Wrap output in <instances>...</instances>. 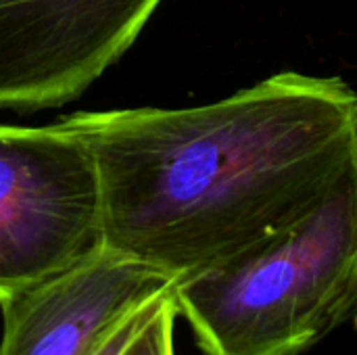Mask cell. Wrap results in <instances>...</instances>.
Wrapping results in <instances>:
<instances>
[{
    "instance_id": "4",
    "label": "cell",
    "mask_w": 357,
    "mask_h": 355,
    "mask_svg": "<svg viewBox=\"0 0 357 355\" xmlns=\"http://www.w3.org/2000/svg\"><path fill=\"white\" fill-rule=\"evenodd\" d=\"M163 0H0V109L40 111L86 92Z\"/></svg>"
},
{
    "instance_id": "3",
    "label": "cell",
    "mask_w": 357,
    "mask_h": 355,
    "mask_svg": "<svg viewBox=\"0 0 357 355\" xmlns=\"http://www.w3.org/2000/svg\"><path fill=\"white\" fill-rule=\"evenodd\" d=\"M105 249V199L92 149L61 121L0 123V299Z\"/></svg>"
},
{
    "instance_id": "2",
    "label": "cell",
    "mask_w": 357,
    "mask_h": 355,
    "mask_svg": "<svg viewBox=\"0 0 357 355\" xmlns=\"http://www.w3.org/2000/svg\"><path fill=\"white\" fill-rule=\"evenodd\" d=\"M205 355H299L357 314V167L305 218L174 282Z\"/></svg>"
},
{
    "instance_id": "7",
    "label": "cell",
    "mask_w": 357,
    "mask_h": 355,
    "mask_svg": "<svg viewBox=\"0 0 357 355\" xmlns=\"http://www.w3.org/2000/svg\"><path fill=\"white\" fill-rule=\"evenodd\" d=\"M169 289V287H167ZM165 289V291H167ZM165 291H161V293H165ZM161 293L159 295H155L153 299H149V301H144L142 305H138V308H134V310H130L123 318H119L100 339H98V343L88 352L86 355H123L126 354V349L130 347V343L134 341V337L138 335V331L144 326V322H146V318L151 316V312H153V308H155V303H157V299L161 297Z\"/></svg>"
},
{
    "instance_id": "6",
    "label": "cell",
    "mask_w": 357,
    "mask_h": 355,
    "mask_svg": "<svg viewBox=\"0 0 357 355\" xmlns=\"http://www.w3.org/2000/svg\"><path fill=\"white\" fill-rule=\"evenodd\" d=\"M178 318V305L174 297V285L161 293L144 326L138 331L123 355H176L174 352V326Z\"/></svg>"
},
{
    "instance_id": "1",
    "label": "cell",
    "mask_w": 357,
    "mask_h": 355,
    "mask_svg": "<svg viewBox=\"0 0 357 355\" xmlns=\"http://www.w3.org/2000/svg\"><path fill=\"white\" fill-rule=\"evenodd\" d=\"M61 123L98 163L105 249L174 280L287 230L357 167V92L331 75L282 71L201 107Z\"/></svg>"
},
{
    "instance_id": "5",
    "label": "cell",
    "mask_w": 357,
    "mask_h": 355,
    "mask_svg": "<svg viewBox=\"0 0 357 355\" xmlns=\"http://www.w3.org/2000/svg\"><path fill=\"white\" fill-rule=\"evenodd\" d=\"M174 282L138 259L102 249L0 299V355H86L119 318Z\"/></svg>"
}]
</instances>
